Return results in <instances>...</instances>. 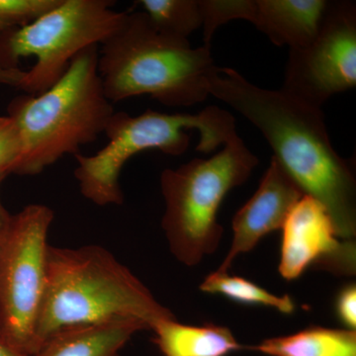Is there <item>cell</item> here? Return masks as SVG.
<instances>
[{"label":"cell","mask_w":356,"mask_h":356,"mask_svg":"<svg viewBox=\"0 0 356 356\" xmlns=\"http://www.w3.org/2000/svg\"><path fill=\"white\" fill-rule=\"evenodd\" d=\"M209 95L261 131L276 159L305 195L327 209L343 240L356 235V180L353 165L332 147L322 109L283 90L261 88L236 70L218 67Z\"/></svg>","instance_id":"1"},{"label":"cell","mask_w":356,"mask_h":356,"mask_svg":"<svg viewBox=\"0 0 356 356\" xmlns=\"http://www.w3.org/2000/svg\"><path fill=\"white\" fill-rule=\"evenodd\" d=\"M119 318H137L151 330L159 321L175 316L106 248L49 245L34 355L57 332Z\"/></svg>","instance_id":"2"},{"label":"cell","mask_w":356,"mask_h":356,"mask_svg":"<svg viewBox=\"0 0 356 356\" xmlns=\"http://www.w3.org/2000/svg\"><path fill=\"white\" fill-rule=\"evenodd\" d=\"M100 46L98 74L112 104L149 95L165 106L188 107L210 95V77L218 70L211 48L193 49L189 40L163 34L144 11L126 14Z\"/></svg>","instance_id":"3"},{"label":"cell","mask_w":356,"mask_h":356,"mask_svg":"<svg viewBox=\"0 0 356 356\" xmlns=\"http://www.w3.org/2000/svg\"><path fill=\"white\" fill-rule=\"evenodd\" d=\"M99 46L84 49L70 62L64 76L38 95L14 98L7 111L22 144L13 173L35 175L65 154L95 142L115 113L98 74Z\"/></svg>","instance_id":"4"},{"label":"cell","mask_w":356,"mask_h":356,"mask_svg":"<svg viewBox=\"0 0 356 356\" xmlns=\"http://www.w3.org/2000/svg\"><path fill=\"white\" fill-rule=\"evenodd\" d=\"M189 130L198 131L197 151L210 153L235 135V117L217 106L198 114H166L147 110L139 116L115 112L104 134L108 144L93 156H74V177L83 197L98 206L122 205L119 178L124 165L136 154L159 149L181 156L191 143Z\"/></svg>","instance_id":"5"},{"label":"cell","mask_w":356,"mask_h":356,"mask_svg":"<svg viewBox=\"0 0 356 356\" xmlns=\"http://www.w3.org/2000/svg\"><path fill=\"white\" fill-rule=\"evenodd\" d=\"M224 146L211 159H194L161 175L165 202L161 227L170 252L187 266H197L206 255L216 252L222 236L217 220L220 206L259 165V159L238 134Z\"/></svg>","instance_id":"6"},{"label":"cell","mask_w":356,"mask_h":356,"mask_svg":"<svg viewBox=\"0 0 356 356\" xmlns=\"http://www.w3.org/2000/svg\"><path fill=\"white\" fill-rule=\"evenodd\" d=\"M109 0H60L39 19L17 29L0 32V58L18 69L21 58L34 56L21 90L38 95L57 83L70 62L84 49L103 42L118 30L127 13L114 10Z\"/></svg>","instance_id":"7"},{"label":"cell","mask_w":356,"mask_h":356,"mask_svg":"<svg viewBox=\"0 0 356 356\" xmlns=\"http://www.w3.org/2000/svg\"><path fill=\"white\" fill-rule=\"evenodd\" d=\"M53 220L48 206L30 204L9 218L0 245V337L29 355L35 353Z\"/></svg>","instance_id":"8"},{"label":"cell","mask_w":356,"mask_h":356,"mask_svg":"<svg viewBox=\"0 0 356 356\" xmlns=\"http://www.w3.org/2000/svg\"><path fill=\"white\" fill-rule=\"evenodd\" d=\"M355 86V3L327 1L310 43L290 49L281 90L321 108L332 95Z\"/></svg>","instance_id":"9"},{"label":"cell","mask_w":356,"mask_h":356,"mask_svg":"<svg viewBox=\"0 0 356 356\" xmlns=\"http://www.w3.org/2000/svg\"><path fill=\"white\" fill-rule=\"evenodd\" d=\"M282 229L278 269L284 280H297L312 267L336 275H355V242L339 238L327 209L316 199L304 195Z\"/></svg>","instance_id":"10"},{"label":"cell","mask_w":356,"mask_h":356,"mask_svg":"<svg viewBox=\"0 0 356 356\" xmlns=\"http://www.w3.org/2000/svg\"><path fill=\"white\" fill-rule=\"evenodd\" d=\"M304 195L273 156L259 189L234 217L233 241L217 273H228L238 255L250 252L264 236L282 229L293 208Z\"/></svg>","instance_id":"11"},{"label":"cell","mask_w":356,"mask_h":356,"mask_svg":"<svg viewBox=\"0 0 356 356\" xmlns=\"http://www.w3.org/2000/svg\"><path fill=\"white\" fill-rule=\"evenodd\" d=\"M327 0H248L245 20L276 46L302 48L315 37Z\"/></svg>","instance_id":"12"},{"label":"cell","mask_w":356,"mask_h":356,"mask_svg":"<svg viewBox=\"0 0 356 356\" xmlns=\"http://www.w3.org/2000/svg\"><path fill=\"white\" fill-rule=\"evenodd\" d=\"M149 330L142 321L119 318L57 332L33 356H121L131 337Z\"/></svg>","instance_id":"13"},{"label":"cell","mask_w":356,"mask_h":356,"mask_svg":"<svg viewBox=\"0 0 356 356\" xmlns=\"http://www.w3.org/2000/svg\"><path fill=\"white\" fill-rule=\"evenodd\" d=\"M151 331L163 356H228L243 348L229 327L211 323L189 325L177 318H165L152 325Z\"/></svg>","instance_id":"14"},{"label":"cell","mask_w":356,"mask_h":356,"mask_svg":"<svg viewBox=\"0 0 356 356\" xmlns=\"http://www.w3.org/2000/svg\"><path fill=\"white\" fill-rule=\"evenodd\" d=\"M252 348L267 356H356V331L311 327Z\"/></svg>","instance_id":"15"},{"label":"cell","mask_w":356,"mask_h":356,"mask_svg":"<svg viewBox=\"0 0 356 356\" xmlns=\"http://www.w3.org/2000/svg\"><path fill=\"white\" fill-rule=\"evenodd\" d=\"M200 290L209 294L222 295L243 305L268 307L286 315L296 309L289 295L277 296L252 281L238 276H229L228 273L215 271L209 274L200 285Z\"/></svg>","instance_id":"16"},{"label":"cell","mask_w":356,"mask_h":356,"mask_svg":"<svg viewBox=\"0 0 356 356\" xmlns=\"http://www.w3.org/2000/svg\"><path fill=\"white\" fill-rule=\"evenodd\" d=\"M139 4L158 31L173 38L186 39L202 27L199 0H140Z\"/></svg>","instance_id":"17"},{"label":"cell","mask_w":356,"mask_h":356,"mask_svg":"<svg viewBox=\"0 0 356 356\" xmlns=\"http://www.w3.org/2000/svg\"><path fill=\"white\" fill-rule=\"evenodd\" d=\"M60 2V0H0V32L31 24Z\"/></svg>","instance_id":"18"},{"label":"cell","mask_w":356,"mask_h":356,"mask_svg":"<svg viewBox=\"0 0 356 356\" xmlns=\"http://www.w3.org/2000/svg\"><path fill=\"white\" fill-rule=\"evenodd\" d=\"M203 19V46L211 48L214 33L232 20H245L248 0H199Z\"/></svg>","instance_id":"19"},{"label":"cell","mask_w":356,"mask_h":356,"mask_svg":"<svg viewBox=\"0 0 356 356\" xmlns=\"http://www.w3.org/2000/svg\"><path fill=\"white\" fill-rule=\"evenodd\" d=\"M22 156L19 133L13 119L0 117V177L13 173Z\"/></svg>","instance_id":"20"},{"label":"cell","mask_w":356,"mask_h":356,"mask_svg":"<svg viewBox=\"0 0 356 356\" xmlns=\"http://www.w3.org/2000/svg\"><path fill=\"white\" fill-rule=\"evenodd\" d=\"M337 318L346 329H356V286L350 284L344 286L337 294L336 299Z\"/></svg>","instance_id":"21"},{"label":"cell","mask_w":356,"mask_h":356,"mask_svg":"<svg viewBox=\"0 0 356 356\" xmlns=\"http://www.w3.org/2000/svg\"><path fill=\"white\" fill-rule=\"evenodd\" d=\"M26 76V70L18 69H10L6 67L0 58V84L3 86H13L20 88L23 79Z\"/></svg>","instance_id":"22"},{"label":"cell","mask_w":356,"mask_h":356,"mask_svg":"<svg viewBox=\"0 0 356 356\" xmlns=\"http://www.w3.org/2000/svg\"><path fill=\"white\" fill-rule=\"evenodd\" d=\"M0 356H33L27 355V353H23L18 350V348H14L10 343L2 339L0 337Z\"/></svg>","instance_id":"23"},{"label":"cell","mask_w":356,"mask_h":356,"mask_svg":"<svg viewBox=\"0 0 356 356\" xmlns=\"http://www.w3.org/2000/svg\"><path fill=\"white\" fill-rule=\"evenodd\" d=\"M3 179L4 177H0V184H1ZM10 216L11 215L8 214V212L4 208L3 204L1 202V198H0V245H1L2 236H3L7 222H8Z\"/></svg>","instance_id":"24"}]
</instances>
